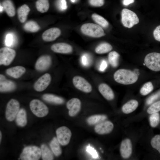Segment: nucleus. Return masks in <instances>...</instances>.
Segmentation results:
<instances>
[{
	"label": "nucleus",
	"instance_id": "obj_40",
	"mask_svg": "<svg viewBox=\"0 0 160 160\" xmlns=\"http://www.w3.org/2000/svg\"><path fill=\"white\" fill-rule=\"evenodd\" d=\"M57 4L58 8L61 11L65 10L67 8L66 0H57Z\"/></svg>",
	"mask_w": 160,
	"mask_h": 160
},
{
	"label": "nucleus",
	"instance_id": "obj_31",
	"mask_svg": "<svg viewBox=\"0 0 160 160\" xmlns=\"http://www.w3.org/2000/svg\"><path fill=\"white\" fill-rule=\"evenodd\" d=\"M40 27L36 22L30 20L27 22L24 26V28L26 31L31 32H36L40 29Z\"/></svg>",
	"mask_w": 160,
	"mask_h": 160
},
{
	"label": "nucleus",
	"instance_id": "obj_15",
	"mask_svg": "<svg viewBox=\"0 0 160 160\" xmlns=\"http://www.w3.org/2000/svg\"><path fill=\"white\" fill-rule=\"evenodd\" d=\"M61 31L57 28L48 29L43 33L42 38L46 41H52L55 40L60 35Z\"/></svg>",
	"mask_w": 160,
	"mask_h": 160
},
{
	"label": "nucleus",
	"instance_id": "obj_13",
	"mask_svg": "<svg viewBox=\"0 0 160 160\" xmlns=\"http://www.w3.org/2000/svg\"><path fill=\"white\" fill-rule=\"evenodd\" d=\"M52 63V58L49 55H43L39 57L35 64L36 69L39 71H43L47 70Z\"/></svg>",
	"mask_w": 160,
	"mask_h": 160
},
{
	"label": "nucleus",
	"instance_id": "obj_16",
	"mask_svg": "<svg viewBox=\"0 0 160 160\" xmlns=\"http://www.w3.org/2000/svg\"><path fill=\"white\" fill-rule=\"evenodd\" d=\"M15 84L12 81L7 79L4 76L0 75V91L6 92L12 91L15 89Z\"/></svg>",
	"mask_w": 160,
	"mask_h": 160
},
{
	"label": "nucleus",
	"instance_id": "obj_26",
	"mask_svg": "<svg viewBox=\"0 0 160 160\" xmlns=\"http://www.w3.org/2000/svg\"><path fill=\"white\" fill-rule=\"evenodd\" d=\"M60 144L57 137H55L52 139L50 143L51 149L54 154L56 156H60L62 153Z\"/></svg>",
	"mask_w": 160,
	"mask_h": 160
},
{
	"label": "nucleus",
	"instance_id": "obj_35",
	"mask_svg": "<svg viewBox=\"0 0 160 160\" xmlns=\"http://www.w3.org/2000/svg\"><path fill=\"white\" fill-rule=\"evenodd\" d=\"M149 120L151 127H155L160 121V115L158 112L152 113L150 117Z\"/></svg>",
	"mask_w": 160,
	"mask_h": 160
},
{
	"label": "nucleus",
	"instance_id": "obj_24",
	"mask_svg": "<svg viewBox=\"0 0 160 160\" xmlns=\"http://www.w3.org/2000/svg\"><path fill=\"white\" fill-rule=\"evenodd\" d=\"M138 103L135 100H131L125 103L122 107V111L125 113L128 114L134 111L137 107Z\"/></svg>",
	"mask_w": 160,
	"mask_h": 160
},
{
	"label": "nucleus",
	"instance_id": "obj_12",
	"mask_svg": "<svg viewBox=\"0 0 160 160\" xmlns=\"http://www.w3.org/2000/svg\"><path fill=\"white\" fill-rule=\"evenodd\" d=\"M69 115L71 117L76 116L79 112L81 107L80 100L76 98H72L68 100L66 103Z\"/></svg>",
	"mask_w": 160,
	"mask_h": 160
},
{
	"label": "nucleus",
	"instance_id": "obj_23",
	"mask_svg": "<svg viewBox=\"0 0 160 160\" xmlns=\"http://www.w3.org/2000/svg\"><path fill=\"white\" fill-rule=\"evenodd\" d=\"M17 125L21 127L25 126L27 123L26 113L25 110L22 108L20 109L16 118Z\"/></svg>",
	"mask_w": 160,
	"mask_h": 160
},
{
	"label": "nucleus",
	"instance_id": "obj_7",
	"mask_svg": "<svg viewBox=\"0 0 160 160\" xmlns=\"http://www.w3.org/2000/svg\"><path fill=\"white\" fill-rule=\"evenodd\" d=\"M20 104L15 99L10 100L8 103L6 107L5 116L9 121H12L15 118L20 110Z\"/></svg>",
	"mask_w": 160,
	"mask_h": 160
},
{
	"label": "nucleus",
	"instance_id": "obj_4",
	"mask_svg": "<svg viewBox=\"0 0 160 160\" xmlns=\"http://www.w3.org/2000/svg\"><path fill=\"white\" fill-rule=\"evenodd\" d=\"M41 155V149L35 146L25 147L20 155V158L22 160H38Z\"/></svg>",
	"mask_w": 160,
	"mask_h": 160
},
{
	"label": "nucleus",
	"instance_id": "obj_20",
	"mask_svg": "<svg viewBox=\"0 0 160 160\" xmlns=\"http://www.w3.org/2000/svg\"><path fill=\"white\" fill-rule=\"evenodd\" d=\"M25 71V68L24 67L17 66L7 69L6 73L11 77L17 79L20 77Z\"/></svg>",
	"mask_w": 160,
	"mask_h": 160
},
{
	"label": "nucleus",
	"instance_id": "obj_30",
	"mask_svg": "<svg viewBox=\"0 0 160 160\" xmlns=\"http://www.w3.org/2000/svg\"><path fill=\"white\" fill-rule=\"evenodd\" d=\"M36 5L37 10L42 13L47 12L49 8L48 0H37Z\"/></svg>",
	"mask_w": 160,
	"mask_h": 160
},
{
	"label": "nucleus",
	"instance_id": "obj_27",
	"mask_svg": "<svg viewBox=\"0 0 160 160\" xmlns=\"http://www.w3.org/2000/svg\"><path fill=\"white\" fill-rule=\"evenodd\" d=\"M106 118V116L104 115H94L87 118V122L89 125H94L104 121Z\"/></svg>",
	"mask_w": 160,
	"mask_h": 160
},
{
	"label": "nucleus",
	"instance_id": "obj_29",
	"mask_svg": "<svg viewBox=\"0 0 160 160\" xmlns=\"http://www.w3.org/2000/svg\"><path fill=\"white\" fill-rule=\"evenodd\" d=\"M41 155L43 160H52L54 159L53 154L47 146L45 144L41 146Z\"/></svg>",
	"mask_w": 160,
	"mask_h": 160
},
{
	"label": "nucleus",
	"instance_id": "obj_34",
	"mask_svg": "<svg viewBox=\"0 0 160 160\" xmlns=\"http://www.w3.org/2000/svg\"><path fill=\"white\" fill-rule=\"evenodd\" d=\"M153 89V86L152 83L148 82L145 83L141 88L140 92L141 94L145 96L150 93Z\"/></svg>",
	"mask_w": 160,
	"mask_h": 160
},
{
	"label": "nucleus",
	"instance_id": "obj_19",
	"mask_svg": "<svg viewBox=\"0 0 160 160\" xmlns=\"http://www.w3.org/2000/svg\"><path fill=\"white\" fill-rule=\"evenodd\" d=\"M98 90L106 100H111L114 98V95L111 88L107 84L102 83L99 84L98 87Z\"/></svg>",
	"mask_w": 160,
	"mask_h": 160
},
{
	"label": "nucleus",
	"instance_id": "obj_32",
	"mask_svg": "<svg viewBox=\"0 0 160 160\" xmlns=\"http://www.w3.org/2000/svg\"><path fill=\"white\" fill-rule=\"evenodd\" d=\"M120 57L119 54L115 51H112L108 55V60L110 64L113 67L117 66Z\"/></svg>",
	"mask_w": 160,
	"mask_h": 160
},
{
	"label": "nucleus",
	"instance_id": "obj_48",
	"mask_svg": "<svg viewBox=\"0 0 160 160\" xmlns=\"http://www.w3.org/2000/svg\"><path fill=\"white\" fill-rule=\"evenodd\" d=\"M1 137H2V134L1 131H0V142H1Z\"/></svg>",
	"mask_w": 160,
	"mask_h": 160
},
{
	"label": "nucleus",
	"instance_id": "obj_28",
	"mask_svg": "<svg viewBox=\"0 0 160 160\" xmlns=\"http://www.w3.org/2000/svg\"><path fill=\"white\" fill-rule=\"evenodd\" d=\"M112 46L107 42H103L98 45L95 49L96 53L98 54L105 53L111 51L112 49Z\"/></svg>",
	"mask_w": 160,
	"mask_h": 160
},
{
	"label": "nucleus",
	"instance_id": "obj_17",
	"mask_svg": "<svg viewBox=\"0 0 160 160\" xmlns=\"http://www.w3.org/2000/svg\"><path fill=\"white\" fill-rule=\"evenodd\" d=\"M120 152L121 156L124 159L128 158L130 156L132 152V146L130 139H126L122 141Z\"/></svg>",
	"mask_w": 160,
	"mask_h": 160
},
{
	"label": "nucleus",
	"instance_id": "obj_10",
	"mask_svg": "<svg viewBox=\"0 0 160 160\" xmlns=\"http://www.w3.org/2000/svg\"><path fill=\"white\" fill-rule=\"evenodd\" d=\"M72 82L75 88L84 92L89 93L92 90L91 84L81 76H75L73 79Z\"/></svg>",
	"mask_w": 160,
	"mask_h": 160
},
{
	"label": "nucleus",
	"instance_id": "obj_45",
	"mask_svg": "<svg viewBox=\"0 0 160 160\" xmlns=\"http://www.w3.org/2000/svg\"><path fill=\"white\" fill-rule=\"evenodd\" d=\"M107 67V63L106 61L103 60L100 64L99 70L101 71H103L106 69Z\"/></svg>",
	"mask_w": 160,
	"mask_h": 160
},
{
	"label": "nucleus",
	"instance_id": "obj_9",
	"mask_svg": "<svg viewBox=\"0 0 160 160\" xmlns=\"http://www.w3.org/2000/svg\"><path fill=\"white\" fill-rule=\"evenodd\" d=\"M57 138L60 144L66 145L69 143L72 135L71 130L63 126L58 128L56 131Z\"/></svg>",
	"mask_w": 160,
	"mask_h": 160
},
{
	"label": "nucleus",
	"instance_id": "obj_2",
	"mask_svg": "<svg viewBox=\"0 0 160 160\" xmlns=\"http://www.w3.org/2000/svg\"><path fill=\"white\" fill-rule=\"evenodd\" d=\"M81 30L84 34L94 38H100L105 35L101 26L92 23H86L83 25Z\"/></svg>",
	"mask_w": 160,
	"mask_h": 160
},
{
	"label": "nucleus",
	"instance_id": "obj_41",
	"mask_svg": "<svg viewBox=\"0 0 160 160\" xmlns=\"http://www.w3.org/2000/svg\"><path fill=\"white\" fill-rule=\"evenodd\" d=\"M86 151L93 158H97L98 157V155L96 150L89 145L87 146Z\"/></svg>",
	"mask_w": 160,
	"mask_h": 160
},
{
	"label": "nucleus",
	"instance_id": "obj_44",
	"mask_svg": "<svg viewBox=\"0 0 160 160\" xmlns=\"http://www.w3.org/2000/svg\"><path fill=\"white\" fill-rule=\"evenodd\" d=\"M153 35L156 40L160 41V25L157 26L154 30Z\"/></svg>",
	"mask_w": 160,
	"mask_h": 160
},
{
	"label": "nucleus",
	"instance_id": "obj_6",
	"mask_svg": "<svg viewBox=\"0 0 160 160\" xmlns=\"http://www.w3.org/2000/svg\"><path fill=\"white\" fill-rule=\"evenodd\" d=\"M144 63L146 66L151 70L160 71V53L152 52L148 54L145 58Z\"/></svg>",
	"mask_w": 160,
	"mask_h": 160
},
{
	"label": "nucleus",
	"instance_id": "obj_3",
	"mask_svg": "<svg viewBox=\"0 0 160 160\" xmlns=\"http://www.w3.org/2000/svg\"><path fill=\"white\" fill-rule=\"evenodd\" d=\"M121 21L125 27L130 28L139 22L137 15L132 11L128 9H123L121 12Z\"/></svg>",
	"mask_w": 160,
	"mask_h": 160
},
{
	"label": "nucleus",
	"instance_id": "obj_42",
	"mask_svg": "<svg viewBox=\"0 0 160 160\" xmlns=\"http://www.w3.org/2000/svg\"><path fill=\"white\" fill-rule=\"evenodd\" d=\"M89 4L95 7H100L104 4V0H89Z\"/></svg>",
	"mask_w": 160,
	"mask_h": 160
},
{
	"label": "nucleus",
	"instance_id": "obj_25",
	"mask_svg": "<svg viewBox=\"0 0 160 160\" xmlns=\"http://www.w3.org/2000/svg\"><path fill=\"white\" fill-rule=\"evenodd\" d=\"M2 6L4 10L10 17L15 16V9L12 1L11 0H4L2 2Z\"/></svg>",
	"mask_w": 160,
	"mask_h": 160
},
{
	"label": "nucleus",
	"instance_id": "obj_14",
	"mask_svg": "<svg viewBox=\"0 0 160 160\" xmlns=\"http://www.w3.org/2000/svg\"><path fill=\"white\" fill-rule=\"evenodd\" d=\"M113 124L109 121L101 122L95 126L94 128L95 132L100 135L107 134L111 132L113 128Z\"/></svg>",
	"mask_w": 160,
	"mask_h": 160
},
{
	"label": "nucleus",
	"instance_id": "obj_47",
	"mask_svg": "<svg viewBox=\"0 0 160 160\" xmlns=\"http://www.w3.org/2000/svg\"><path fill=\"white\" fill-rule=\"evenodd\" d=\"M4 10V8L2 6L0 5V12H2Z\"/></svg>",
	"mask_w": 160,
	"mask_h": 160
},
{
	"label": "nucleus",
	"instance_id": "obj_39",
	"mask_svg": "<svg viewBox=\"0 0 160 160\" xmlns=\"http://www.w3.org/2000/svg\"><path fill=\"white\" fill-rule=\"evenodd\" d=\"M90 57L89 55L87 54L83 55L81 58V61L82 64L84 66H88L90 63Z\"/></svg>",
	"mask_w": 160,
	"mask_h": 160
},
{
	"label": "nucleus",
	"instance_id": "obj_18",
	"mask_svg": "<svg viewBox=\"0 0 160 160\" xmlns=\"http://www.w3.org/2000/svg\"><path fill=\"white\" fill-rule=\"evenodd\" d=\"M51 50L54 52L62 54H68L73 51L71 45L65 43L60 42L55 44L51 47Z\"/></svg>",
	"mask_w": 160,
	"mask_h": 160
},
{
	"label": "nucleus",
	"instance_id": "obj_11",
	"mask_svg": "<svg viewBox=\"0 0 160 160\" xmlns=\"http://www.w3.org/2000/svg\"><path fill=\"white\" fill-rule=\"evenodd\" d=\"M50 75L46 73L40 77L35 82L34 88L36 91L41 92L44 90L49 85L51 81Z\"/></svg>",
	"mask_w": 160,
	"mask_h": 160
},
{
	"label": "nucleus",
	"instance_id": "obj_33",
	"mask_svg": "<svg viewBox=\"0 0 160 160\" xmlns=\"http://www.w3.org/2000/svg\"><path fill=\"white\" fill-rule=\"evenodd\" d=\"M93 20L99 25L104 28H106L109 25L108 22L104 17L96 13L92 15Z\"/></svg>",
	"mask_w": 160,
	"mask_h": 160
},
{
	"label": "nucleus",
	"instance_id": "obj_21",
	"mask_svg": "<svg viewBox=\"0 0 160 160\" xmlns=\"http://www.w3.org/2000/svg\"><path fill=\"white\" fill-rule=\"evenodd\" d=\"M30 10L29 7L25 4L22 5L18 8L17 11V15L18 19L21 23L25 22Z\"/></svg>",
	"mask_w": 160,
	"mask_h": 160
},
{
	"label": "nucleus",
	"instance_id": "obj_8",
	"mask_svg": "<svg viewBox=\"0 0 160 160\" xmlns=\"http://www.w3.org/2000/svg\"><path fill=\"white\" fill-rule=\"evenodd\" d=\"M16 55L15 51L10 48L4 47L0 49V65H8L12 63Z\"/></svg>",
	"mask_w": 160,
	"mask_h": 160
},
{
	"label": "nucleus",
	"instance_id": "obj_22",
	"mask_svg": "<svg viewBox=\"0 0 160 160\" xmlns=\"http://www.w3.org/2000/svg\"><path fill=\"white\" fill-rule=\"evenodd\" d=\"M42 98L47 102L55 104H61L64 102L62 98L52 94H44L42 95Z\"/></svg>",
	"mask_w": 160,
	"mask_h": 160
},
{
	"label": "nucleus",
	"instance_id": "obj_43",
	"mask_svg": "<svg viewBox=\"0 0 160 160\" xmlns=\"http://www.w3.org/2000/svg\"><path fill=\"white\" fill-rule=\"evenodd\" d=\"M160 97V91L149 97L147 100V103L150 105Z\"/></svg>",
	"mask_w": 160,
	"mask_h": 160
},
{
	"label": "nucleus",
	"instance_id": "obj_37",
	"mask_svg": "<svg viewBox=\"0 0 160 160\" xmlns=\"http://www.w3.org/2000/svg\"><path fill=\"white\" fill-rule=\"evenodd\" d=\"M160 111V100L152 104L148 108L147 112L149 114Z\"/></svg>",
	"mask_w": 160,
	"mask_h": 160
},
{
	"label": "nucleus",
	"instance_id": "obj_46",
	"mask_svg": "<svg viewBox=\"0 0 160 160\" xmlns=\"http://www.w3.org/2000/svg\"><path fill=\"white\" fill-rule=\"evenodd\" d=\"M135 0H124L123 4L125 6H128L129 5L133 3Z\"/></svg>",
	"mask_w": 160,
	"mask_h": 160
},
{
	"label": "nucleus",
	"instance_id": "obj_49",
	"mask_svg": "<svg viewBox=\"0 0 160 160\" xmlns=\"http://www.w3.org/2000/svg\"><path fill=\"white\" fill-rule=\"evenodd\" d=\"M71 2L73 3H74L75 2L76 0H71Z\"/></svg>",
	"mask_w": 160,
	"mask_h": 160
},
{
	"label": "nucleus",
	"instance_id": "obj_1",
	"mask_svg": "<svg viewBox=\"0 0 160 160\" xmlns=\"http://www.w3.org/2000/svg\"><path fill=\"white\" fill-rule=\"evenodd\" d=\"M113 78L115 81L119 83L129 85L136 82L138 79V76L131 70L121 69L115 73Z\"/></svg>",
	"mask_w": 160,
	"mask_h": 160
},
{
	"label": "nucleus",
	"instance_id": "obj_38",
	"mask_svg": "<svg viewBox=\"0 0 160 160\" xmlns=\"http://www.w3.org/2000/svg\"><path fill=\"white\" fill-rule=\"evenodd\" d=\"M14 36L11 33L7 34L6 36L5 40L6 45L8 47H10L13 45L14 42Z\"/></svg>",
	"mask_w": 160,
	"mask_h": 160
},
{
	"label": "nucleus",
	"instance_id": "obj_36",
	"mask_svg": "<svg viewBox=\"0 0 160 160\" xmlns=\"http://www.w3.org/2000/svg\"><path fill=\"white\" fill-rule=\"evenodd\" d=\"M152 147L156 149L160 153V135H156L151 140Z\"/></svg>",
	"mask_w": 160,
	"mask_h": 160
},
{
	"label": "nucleus",
	"instance_id": "obj_5",
	"mask_svg": "<svg viewBox=\"0 0 160 160\" xmlns=\"http://www.w3.org/2000/svg\"><path fill=\"white\" fill-rule=\"evenodd\" d=\"M30 109L35 116L42 117L46 116L49 112L47 107L42 101L38 99H33L30 103Z\"/></svg>",
	"mask_w": 160,
	"mask_h": 160
}]
</instances>
